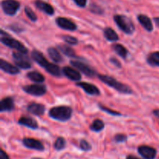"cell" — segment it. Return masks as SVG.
<instances>
[{
	"mask_svg": "<svg viewBox=\"0 0 159 159\" xmlns=\"http://www.w3.org/2000/svg\"><path fill=\"white\" fill-rule=\"evenodd\" d=\"M98 78H99L101 82L107 84L110 87H112L119 93H124V94H131V93H133V90L130 87H129L126 84L119 82L112 76L107 75H98Z\"/></svg>",
	"mask_w": 159,
	"mask_h": 159,
	"instance_id": "cell-1",
	"label": "cell"
},
{
	"mask_svg": "<svg viewBox=\"0 0 159 159\" xmlns=\"http://www.w3.org/2000/svg\"><path fill=\"white\" fill-rule=\"evenodd\" d=\"M72 113V109L70 107L59 106V107L51 108L49 110L48 115L53 120L60 121V122H66L68 120L71 119Z\"/></svg>",
	"mask_w": 159,
	"mask_h": 159,
	"instance_id": "cell-2",
	"label": "cell"
},
{
	"mask_svg": "<svg viewBox=\"0 0 159 159\" xmlns=\"http://www.w3.org/2000/svg\"><path fill=\"white\" fill-rule=\"evenodd\" d=\"M113 20L118 27L127 35H131L135 31V26L133 21L127 16L117 14L113 16Z\"/></svg>",
	"mask_w": 159,
	"mask_h": 159,
	"instance_id": "cell-3",
	"label": "cell"
},
{
	"mask_svg": "<svg viewBox=\"0 0 159 159\" xmlns=\"http://www.w3.org/2000/svg\"><path fill=\"white\" fill-rule=\"evenodd\" d=\"M14 62L16 65L22 69H29L32 66L30 57L26 53H22L20 51H14L12 54Z\"/></svg>",
	"mask_w": 159,
	"mask_h": 159,
	"instance_id": "cell-4",
	"label": "cell"
},
{
	"mask_svg": "<svg viewBox=\"0 0 159 159\" xmlns=\"http://www.w3.org/2000/svg\"><path fill=\"white\" fill-rule=\"evenodd\" d=\"M1 42L6 47L12 48V49L16 50L17 51H20L22 53H28V49L19 40H16V39L12 38L10 37V35L6 36V37H1Z\"/></svg>",
	"mask_w": 159,
	"mask_h": 159,
	"instance_id": "cell-5",
	"label": "cell"
},
{
	"mask_svg": "<svg viewBox=\"0 0 159 159\" xmlns=\"http://www.w3.org/2000/svg\"><path fill=\"white\" fill-rule=\"evenodd\" d=\"M1 6L5 14L12 16L20 9V3L17 0H2Z\"/></svg>",
	"mask_w": 159,
	"mask_h": 159,
	"instance_id": "cell-6",
	"label": "cell"
},
{
	"mask_svg": "<svg viewBox=\"0 0 159 159\" xmlns=\"http://www.w3.org/2000/svg\"><path fill=\"white\" fill-rule=\"evenodd\" d=\"M23 90L27 94L34 96H41L46 94L47 87L44 85L40 84H34V85H28L23 86Z\"/></svg>",
	"mask_w": 159,
	"mask_h": 159,
	"instance_id": "cell-7",
	"label": "cell"
},
{
	"mask_svg": "<svg viewBox=\"0 0 159 159\" xmlns=\"http://www.w3.org/2000/svg\"><path fill=\"white\" fill-rule=\"evenodd\" d=\"M71 65L88 77H94L95 75H97L96 70L92 68L87 64L80 61H71Z\"/></svg>",
	"mask_w": 159,
	"mask_h": 159,
	"instance_id": "cell-8",
	"label": "cell"
},
{
	"mask_svg": "<svg viewBox=\"0 0 159 159\" xmlns=\"http://www.w3.org/2000/svg\"><path fill=\"white\" fill-rule=\"evenodd\" d=\"M22 142H23V144L25 147L29 149L38 151V152L44 151V146L42 144L41 141H40L39 140L31 138H24Z\"/></svg>",
	"mask_w": 159,
	"mask_h": 159,
	"instance_id": "cell-9",
	"label": "cell"
},
{
	"mask_svg": "<svg viewBox=\"0 0 159 159\" xmlns=\"http://www.w3.org/2000/svg\"><path fill=\"white\" fill-rule=\"evenodd\" d=\"M55 23L57 26L61 29L65 30L75 31L77 30V25L71 21V20L65 17L59 16L55 20Z\"/></svg>",
	"mask_w": 159,
	"mask_h": 159,
	"instance_id": "cell-10",
	"label": "cell"
},
{
	"mask_svg": "<svg viewBox=\"0 0 159 159\" xmlns=\"http://www.w3.org/2000/svg\"><path fill=\"white\" fill-rule=\"evenodd\" d=\"M138 152L144 159H155L157 155V150L151 146L141 145L138 147Z\"/></svg>",
	"mask_w": 159,
	"mask_h": 159,
	"instance_id": "cell-11",
	"label": "cell"
},
{
	"mask_svg": "<svg viewBox=\"0 0 159 159\" xmlns=\"http://www.w3.org/2000/svg\"><path fill=\"white\" fill-rule=\"evenodd\" d=\"M76 86L82 88L87 94L90 96H99L100 95V91L98 89L97 86L92 83L85 82H79L75 84Z\"/></svg>",
	"mask_w": 159,
	"mask_h": 159,
	"instance_id": "cell-12",
	"label": "cell"
},
{
	"mask_svg": "<svg viewBox=\"0 0 159 159\" xmlns=\"http://www.w3.org/2000/svg\"><path fill=\"white\" fill-rule=\"evenodd\" d=\"M62 74L71 81H80L82 75L80 73L71 67L65 66L62 68Z\"/></svg>",
	"mask_w": 159,
	"mask_h": 159,
	"instance_id": "cell-13",
	"label": "cell"
},
{
	"mask_svg": "<svg viewBox=\"0 0 159 159\" xmlns=\"http://www.w3.org/2000/svg\"><path fill=\"white\" fill-rule=\"evenodd\" d=\"M31 57H32V59L36 62V63L38 64L40 66H41L42 68H44V69L50 64L49 62L48 61V60L45 58L43 54H42L40 51H37V50H33L32 52H31Z\"/></svg>",
	"mask_w": 159,
	"mask_h": 159,
	"instance_id": "cell-14",
	"label": "cell"
},
{
	"mask_svg": "<svg viewBox=\"0 0 159 159\" xmlns=\"http://www.w3.org/2000/svg\"><path fill=\"white\" fill-rule=\"evenodd\" d=\"M34 5L37 9L46 13L47 15L53 16L54 14V7L51 4L43 1V0H35Z\"/></svg>",
	"mask_w": 159,
	"mask_h": 159,
	"instance_id": "cell-15",
	"label": "cell"
},
{
	"mask_svg": "<svg viewBox=\"0 0 159 159\" xmlns=\"http://www.w3.org/2000/svg\"><path fill=\"white\" fill-rule=\"evenodd\" d=\"M18 124L20 125L28 127V128L33 129V130H36V129L38 128V124H37V120L31 116H22L19 119Z\"/></svg>",
	"mask_w": 159,
	"mask_h": 159,
	"instance_id": "cell-16",
	"label": "cell"
},
{
	"mask_svg": "<svg viewBox=\"0 0 159 159\" xmlns=\"http://www.w3.org/2000/svg\"><path fill=\"white\" fill-rule=\"evenodd\" d=\"M0 68L2 71L9 75H17L20 73V69L17 68V66H14L13 65L3 59L0 60Z\"/></svg>",
	"mask_w": 159,
	"mask_h": 159,
	"instance_id": "cell-17",
	"label": "cell"
},
{
	"mask_svg": "<svg viewBox=\"0 0 159 159\" xmlns=\"http://www.w3.org/2000/svg\"><path fill=\"white\" fill-rule=\"evenodd\" d=\"M27 110L32 114L35 116H41L42 115L44 114V112L46 110V107L44 105L40 103H36V102H32L27 106Z\"/></svg>",
	"mask_w": 159,
	"mask_h": 159,
	"instance_id": "cell-18",
	"label": "cell"
},
{
	"mask_svg": "<svg viewBox=\"0 0 159 159\" xmlns=\"http://www.w3.org/2000/svg\"><path fill=\"white\" fill-rule=\"evenodd\" d=\"M15 108L14 99L12 97H5L0 102V112H10Z\"/></svg>",
	"mask_w": 159,
	"mask_h": 159,
	"instance_id": "cell-19",
	"label": "cell"
},
{
	"mask_svg": "<svg viewBox=\"0 0 159 159\" xmlns=\"http://www.w3.org/2000/svg\"><path fill=\"white\" fill-rule=\"evenodd\" d=\"M138 20L141 26L144 28L148 32H152L154 29L153 23H152L151 19L144 14H140L138 16Z\"/></svg>",
	"mask_w": 159,
	"mask_h": 159,
	"instance_id": "cell-20",
	"label": "cell"
},
{
	"mask_svg": "<svg viewBox=\"0 0 159 159\" xmlns=\"http://www.w3.org/2000/svg\"><path fill=\"white\" fill-rule=\"evenodd\" d=\"M104 37L107 40L111 42H116L119 40V36L116 34V31L111 27H107L103 30Z\"/></svg>",
	"mask_w": 159,
	"mask_h": 159,
	"instance_id": "cell-21",
	"label": "cell"
},
{
	"mask_svg": "<svg viewBox=\"0 0 159 159\" xmlns=\"http://www.w3.org/2000/svg\"><path fill=\"white\" fill-rule=\"evenodd\" d=\"M48 53L49 54V57H51L53 61L56 62V63H61V61H63V57L61 55L60 52H59L57 48H52V47L49 48L48 49Z\"/></svg>",
	"mask_w": 159,
	"mask_h": 159,
	"instance_id": "cell-22",
	"label": "cell"
},
{
	"mask_svg": "<svg viewBox=\"0 0 159 159\" xmlns=\"http://www.w3.org/2000/svg\"><path fill=\"white\" fill-rule=\"evenodd\" d=\"M112 48H113V51L120 56L122 58L126 59L128 56L129 51L127 48L124 46H123L122 44H120V43H114V44L112 46Z\"/></svg>",
	"mask_w": 159,
	"mask_h": 159,
	"instance_id": "cell-23",
	"label": "cell"
},
{
	"mask_svg": "<svg viewBox=\"0 0 159 159\" xmlns=\"http://www.w3.org/2000/svg\"><path fill=\"white\" fill-rule=\"evenodd\" d=\"M26 77L30 79V80L33 81L37 83H41L43 82L45 80V78L41 73L38 72V71H30L26 74Z\"/></svg>",
	"mask_w": 159,
	"mask_h": 159,
	"instance_id": "cell-24",
	"label": "cell"
},
{
	"mask_svg": "<svg viewBox=\"0 0 159 159\" xmlns=\"http://www.w3.org/2000/svg\"><path fill=\"white\" fill-rule=\"evenodd\" d=\"M45 70H46L47 72H48L50 75H51L53 76H55V77H60V76H61L62 70H61L59 66H57L55 64L50 63L49 65L45 68Z\"/></svg>",
	"mask_w": 159,
	"mask_h": 159,
	"instance_id": "cell-25",
	"label": "cell"
},
{
	"mask_svg": "<svg viewBox=\"0 0 159 159\" xmlns=\"http://www.w3.org/2000/svg\"><path fill=\"white\" fill-rule=\"evenodd\" d=\"M58 49L63 53L65 55L68 56L69 57H77V55H76V53L72 48L70 46L66 44H59L57 46Z\"/></svg>",
	"mask_w": 159,
	"mask_h": 159,
	"instance_id": "cell-26",
	"label": "cell"
},
{
	"mask_svg": "<svg viewBox=\"0 0 159 159\" xmlns=\"http://www.w3.org/2000/svg\"><path fill=\"white\" fill-rule=\"evenodd\" d=\"M147 61L152 66L159 67V51L151 53L148 56Z\"/></svg>",
	"mask_w": 159,
	"mask_h": 159,
	"instance_id": "cell-27",
	"label": "cell"
},
{
	"mask_svg": "<svg viewBox=\"0 0 159 159\" xmlns=\"http://www.w3.org/2000/svg\"><path fill=\"white\" fill-rule=\"evenodd\" d=\"M105 127V124L102 120L96 119L90 125V130L94 132H100Z\"/></svg>",
	"mask_w": 159,
	"mask_h": 159,
	"instance_id": "cell-28",
	"label": "cell"
},
{
	"mask_svg": "<svg viewBox=\"0 0 159 159\" xmlns=\"http://www.w3.org/2000/svg\"><path fill=\"white\" fill-rule=\"evenodd\" d=\"M65 147H66V141H65V139L62 137H58L54 141V149L57 151H61L65 149Z\"/></svg>",
	"mask_w": 159,
	"mask_h": 159,
	"instance_id": "cell-29",
	"label": "cell"
},
{
	"mask_svg": "<svg viewBox=\"0 0 159 159\" xmlns=\"http://www.w3.org/2000/svg\"><path fill=\"white\" fill-rule=\"evenodd\" d=\"M24 12L26 13V16L30 19L32 22H36L37 20V16L36 15L35 12L30 8L29 6H25L24 8Z\"/></svg>",
	"mask_w": 159,
	"mask_h": 159,
	"instance_id": "cell-30",
	"label": "cell"
},
{
	"mask_svg": "<svg viewBox=\"0 0 159 159\" xmlns=\"http://www.w3.org/2000/svg\"><path fill=\"white\" fill-rule=\"evenodd\" d=\"M63 40L66 43H68V45H76L78 43H79V40L76 37H72V36L70 35H65L63 36Z\"/></svg>",
	"mask_w": 159,
	"mask_h": 159,
	"instance_id": "cell-31",
	"label": "cell"
},
{
	"mask_svg": "<svg viewBox=\"0 0 159 159\" xmlns=\"http://www.w3.org/2000/svg\"><path fill=\"white\" fill-rule=\"evenodd\" d=\"M99 107L100 108L101 110L106 112V113H107L110 115H113V116H121V115H122L120 113H119V112L116 111V110H111V109H109L108 107H105V106L102 105V104H99Z\"/></svg>",
	"mask_w": 159,
	"mask_h": 159,
	"instance_id": "cell-32",
	"label": "cell"
},
{
	"mask_svg": "<svg viewBox=\"0 0 159 159\" xmlns=\"http://www.w3.org/2000/svg\"><path fill=\"white\" fill-rule=\"evenodd\" d=\"M80 148L83 152H89L92 149V145L85 139L80 141Z\"/></svg>",
	"mask_w": 159,
	"mask_h": 159,
	"instance_id": "cell-33",
	"label": "cell"
},
{
	"mask_svg": "<svg viewBox=\"0 0 159 159\" xmlns=\"http://www.w3.org/2000/svg\"><path fill=\"white\" fill-rule=\"evenodd\" d=\"M113 140L116 143H124L127 141V136L126 134H117L114 136Z\"/></svg>",
	"mask_w": 159,
	"mask_h": 159,
	"instance_id": "cell-34",
	"label": "cell"
},
{
	"mask_svg": "<svg viewBox=\"0 0 159 159\" xmlns=\"http://www.w3.org/2000/svg\"><path fill=\"white\" fill-rule=\"evenodd\" d=\"M90 10L92 12L96 14H102L103 13V9L99 6H96L95 4H92L90 6Z\"/></svg>",
	"mask_w": 159,
	"mask_h": 159,
	"instance_id": "cell-35",
	"label": "cell"
},
{
	"mask_svg": "<svg viewBox=\"0 0 159 159\" xmlns=\"http://www.w3.org/2000/svg\"><path fill=\"white\" fill-rule=\"evenodd\" d=\"M9 28L11 29V30H13L16 33H20L24 30L23 27H21L20 25H17V24H12L11 26H9Z\"/></svg>",
	"mask_w": 159,
	"mask_h": 159,
	"instance_id": "cell-36",
	"label": "cell"
},
{
	"mask_svg": "<svg viewBox=\"0 0 159 159\" xmlns=\"http://www.w3.org/2000/svg\"><path fill=\"white\" fill-rule=\"evenodd\" d=\"M73 1H74V2L78 6H79V7L84 8L86 6L87 0H73Z\"/></svg>",
	"mask_w": 159,
	"mask_h": 159,
	"instance_id": "cell-37",
	"label": "cell"
},
{
	"mask_svg": "<svg viewBox=\"0 0 159 159\" xmlns=\"http://www.w3.org/2000/svg\"><path fill=\"white\" fill-rule=\"evenodd\" d=\"M110 62H111L113 65H114L116 67H117V68H121L120 62L117 59L115 58V57H111V58H110Z\"/></svg>",
	"mask_w": 159,
	"mask_h": 159,
	"instance_id": "cell-38",
	"label": "cell"
},
{
	"mask_svg": "<svg viewBox=\"0 0 159 159\" xmlns=\"http://www.w3.org/2000/svg\"><path fill=\"white\" fill-rule=\"evenodd\" d=\"M0 159H10L7 153L3 149L0 150Z\"/></svg>",
	"mask_w": 159,
	"mask_h": 159,
	"instance_id": "cell-39",
	"label": "cell"
},
{
	"mask_svg": "<svg viewBox=\"0 0 159 159\" xmlns=\"http://www.w3.org/2000/svg\"><path fill=\"white\" fill-rule=\"evenodd\" d=\"M126 159H140V158H138V157L134 156V155H127V158H126Z\"/></svg>",
	"mask_w": 159,
	"mask_h": 159,
	"instance_id": "cell-40",
	"label": "cell"
},
{
	"mask_svg": "<svg viewBox=\"0 0 159 159\" xmlns=\"http://www.w3.org/2000/svg\"><path fill=\"white\" fill-rule=\"evenodd\" d=\"M153 113L155 116H157V117L159 118V110H155L153 111Z\"/></svg>",
	"mask_w": 159,
	"mask_h": 159,
	"instance_id": "cell-41",
	"label": "cell"
},
{
	"mask_svg": "<svg viewBox=\"0 0 159 159\" xmlns=\"http://www.w3.org/2000/svg\"><path fill=\"white\" fill-rule=\"evenodd\" d=\"M154 20H155V23L159 26V17H155V18L154 19Z\"/></svg>",
	"mask_w": 159,
	"mask_h": 159,
	"instance_id": "cell-42",
	"label": "cell"
},
{
	"mask_svg": "<svg viewBox=\"0 0 159 159\" xmlns=\"http://www.w3.org/2000/svg\"><path fill=\"white\" fill-rule=\"evenodd\" d=\"M31 159H42V158H32Z\"/></svg>",
	"mask_w": 159,
	"mask_h": 159,
	"instance_id": "cell-43",
	"label": "cell"
}]
</instances>
